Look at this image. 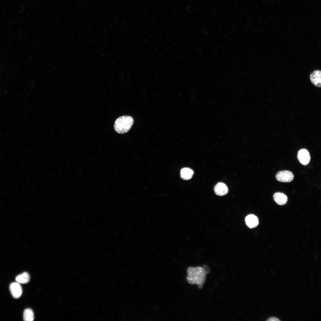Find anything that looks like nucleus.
I'll use <instances>...</instances> for the list:
<instances>
[{
    "mask_svg": "<svg viewBox=\"0 0 321 321\" xmlns=\"http://www.w3.org/2000/svg\"><path fill=\"white\" fill-rule=\"evenodd\" d=\"M245 222L247 226L251 229L255 228L259 224L258 218L253 214L247 216L245 218Z\"/></svg>",
    "mask_w": 321,
    "mask_h": 321,
    "instance_id": "obj_7",
    "label": "nucleus"
},
{
    "mask_svg": "<svg viewBox=\"0 0 321 321\" xmlns=\"http://www.w3.org/2000/svg\"><path fill=\"white\" fill-rule=\"evenodd\" d=\"M133 122V119L131 117L129 116H121L117 119L115 122L114 130L119 133H125L130 130Z\"/></svg>",
    "mask_w": 321,
    "mask_h": 321,
    "instance_id": "obj_2",
    "label": "nucleus"
},
{
    "mask_svg": "<svg viewBox=\"0 0 321 321\" xmlns=\"http://www.w3.org/2000/svg\"><path fill=\"white\" fill-rule=\"evenodd\" d=\"M23 319L25 321H32L34 319V313L30 309H26L23 313Z\"/></svg>",
    "mask_w": 321,
    "mask_h": 321,
    "instance_id": "obj_12",
    "label": "nucleus"
},
{
    "mask_svg": "<svg viewBox=\"0 0 321 321\" xmlns=\"http://www.w3.org/2000/svg\"><path fill=\"white\" fill-rule=\"evenodd\" d=\"M267 320V321H280V320H279L278 318H276V317H270Z\"/></svg>",
    "mask_w": 321,
    "mask_h": 321,
    "instance_id": "obj_13",
    "label": "nucleus"
},
{
    "mask_svg": "<svg viewBox=\"0 0 321 321\" xmlns=\"http://www.w3.org/2000/svg\"><path fill=\"white\" fill-rule=\"evenodd\" d=\"M188 275L187 279L191 284L200 285L204 282L206 273L204 269L201 267H190L187 269Z\"/></svg>",
    "mask_w": 321,
    "mask_h": 321,
    "instance_id": "obj_1",
    "label": "nucleus"
},
{
    "mask_svg": "<svg viewBox=\"0 0 321 321\" xmlns=\"http://www.w3.org/2000/svg\"><path fill=\"white\" fill-rule=\"evenodd\" d=\"M321 71L316 70L313 71L310 75V78L311 83L315 86L320 87Z\"/></svg>",
    "mask_w": 321,
    "mask_h": 321,
    "instance_id": "obj_6",
    "label": "nucleus"
},
{
    "mask_svg": "<svg viewBox=\"0 0 321 321\" xmlns=\"http://www.w3.org/2000/svg\"><path fill=\"white\" fill-rule=\"evenodd\" d=\"M298 159L302 165L306 166L309 163L311 157L309 151L305 149L300 150L297 154Z\"/></svg>",
    "mask_w": 321,
    "mask_h": 321,
    "instance_id": "obj_4",
    "label": "nucleus"
},
{
    "mask_svg": "<svg viewBox=\"0 0 321 321\" xmlns=\"http://www.w3.org/2000/svg\"><path fill=\"white\" fill-rule=\"evenodd\" d=\"M277 181L281 182H289L292 181L294 178L293 173L289 171L284 170L278 171L276 175Z\"/></svg>",
    "mask_w": 321,
    "mask_h": 321,
    "instance_id": "obj_3",
    "label": "nucleus"
},
{
    "mask_svg": "<svg viewBox=\"0 0 321 321\" xmlns=\"http://www.w3.org/2000/svg\"><path fill=\"white\" fill-rule=\"evenodd\" d=\"M15 279L19 284H26L29 281V275L28 273L24 272L17 276Z\"/></svg>",
    "mask_w": 321,
    "mask_h": 321,
    "instance_id": "obj_11",
    "label": "nucleus"
},
{
    "mask_svg": "<svg viewBox=\"0 0 321 321\" xmlns=\"http://www.w3.org/2000/svg\"><path fill=\"white\" fill-rule=\"evenodd\" d=\"M273 199L277 204L280 205L285 204L288 201L287 196L284 193L280 192L274 193L273 195Z\"/></svg>",
    "mask_w": 321,
    "mask_h": 321,
    "instance_id": "obj_8",
    "label": "nucleus"
},
{
    "mask_svg": "<svg viewBox=\"0 0 321 321\" xmlns=\"http://www.w3.org/2000/svg\"><path fill=\"white\" fill-rule=\"evenodd\" d=\"M9 289L10 292L14 298L18 299L21 296L22 290L19 283L17 282L11 283L10 285Z\"/></svg>",
    "mask_w": 321,
    "mask_h": 321,
    "instance_id": "obj_5",
    "label": "nucleus"
},
{
    "mask_svg": "<svg viewBox=\"0 0 321 321\" xmlns=\"http://www.w3.org/2000/svg\"><path fill=\"white\" fill-rule=\"evenodd\" d=\"M215 193L219 196H223L227 194L228 189L226 185L222 182H219L215 186L214 188Z\"/></svg>",
    "mask_w": 321,
    "mask_h": 321,
    "instance_id": "obj_9",
    "label": "nucleus"
},
{
    "mask_svg": "<svg viewBox=\"0 0 321 321\" xmlns=\"http://www.w3.org/2000/svg\"><path fill=\"white\" fill-rule=\"evenodd\" d=\"M193 174V170L188 168H183L180 171V177L182 179L185 180H188L191 179Z\"/></svg>",
    "mask_w": 321,
    "mask_h": 321,
    "instance_id": "obj_10",
    "label": "nucleus"
}]
</instances>
